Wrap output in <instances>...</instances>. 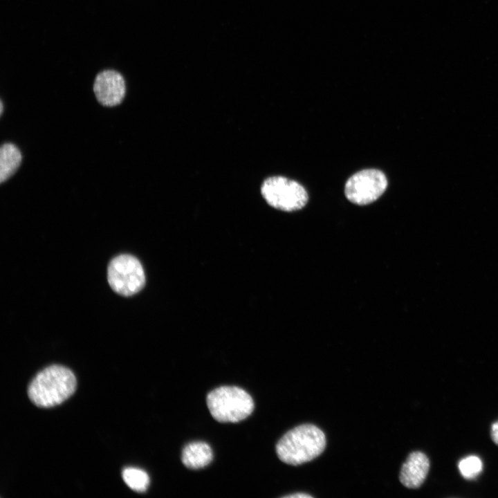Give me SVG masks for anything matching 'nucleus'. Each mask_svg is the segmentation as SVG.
<instances>
[{
	"mask_svg": "<svg viewBox=\"0 0 498 498\" xmlns=\"http://www.w3.org/2000/svg\"><path fill=\"white\" fill-rule=\"evenodd\" d=\"M76 389V378L68 368L52 365L39 372L30 382L28 394L40 407L57 405L69 398Z\"/></svg>",
	"mask_w": 498,
	"mask_h": 498,
	"instance_id": "f257e3e1",
	"label": "nucleus"
},
{
	"mask_svg": "<svg viewBox=\"0 0 498 498\" xmlns=\"http://www.w3.org/2000/svg\"><path fill=\"white\" fill-rule=\"evenodd\" d=\"M326 447L324 432L312 424H304L289 430L276 445L279 459L285 463L297 465L320 455Z\"/></svg>",
	"mask_w": 498,
	"mask_h": 498,
	"instance_id": "f03ea898",
	"label": "nucleus"
},
{
	"mask_svg": "<svg viewBox=\"0 0 498 498\" xmlns=\"http://www.w3.org/2000/svg\"><path fill=\"white\" fill-rule=\"evenodd\" d=\"M207 405L212 417L221 423H237L246 418L254 409L251 396L235 386H222L208 393Z\"/></svg>",
	"mask_w": 498,
	"mask_h": 498,
	"instance_id": "7ed1b4c3",
	"label": "nucleus"
},
{
	"mask_svg": "<svg viewBox=\"0 0 498 498\" xmlns=\"http://www.w3.org/2000/svg\"><path fill=\"white\" fill-rule=\"evenodd\" d=\"M260 192L269 205L285 212L303 208L308 199V194L302 185L281 176L266 178L261 185Z\"/></svg>",
	"mask_w": 498,
	"mask_h": 498,
	"instance_id": "20e7f679",
	"label": "nucleus"
},
{
	"mask_svg": "<svg viewBox=\"0 0 498 498\" xmlns=\"http://www.w3.org/2000/svg\"><path fill=\"white\" fill-rule=\"evenodd\" d=\"M107 279L111 288L123 296L138 293L145 284L142 264L130 255H120L111 261L107 269Z\"/></svg>",
	"mask_w": 498,
	"mask_h": 498,
	"instance_id": "39448f33",
	"label": "nucleus"
},
{
	"mask_svg": "<svg viewBox=\"0 0 498 498\" xmlns=\"http://www.w3.org/2000/svg\"><path fill=\"white\" fill-rule=\"evenodd\" d=\"M387 187V180L382 172L367 169L354 174L347 180L344 194L353 203L367 205L377 200Z\"/></svg>",
	"mask_w": 498,
	"mask_h": 498,
	"instance_id": "423d86ee",
	"label": "nucleus"
},
{
	"mask_svg": "<svg viewBox=\"0 0 498 498\" xmlns=\"http://www.w3.org/2000/svg\"><path fill=\"white\" fill-rule=\"evenodd\" d=\"M93 92L98 101L103 106L113 107L120 104L126 93L123 76L114 70L98 73L93 83Z\"/></svg>",
	"mask_w": 498,
	"mask_h": 498,
	"instance_id": "0eeeda50",
	"label": "nucleus"
},
{
	"mask_svg": "<svg viewBox=\"0 0 498 498\" xmlns=\"http://www.w3.org/2000/svg\"><path fill=\"white\" fill-rule=\"evenodd\" d=\"M427 456L421 452H411L400 469L399 479L408 488H418L424 483L430 470Z\"/></svg>",
	"mask_w": 498,
	"mask_h": 498,
	"instance_id": "6e6552de",
	"label": "nucleus"
},
{
	"mask_svg": "<svg viewBox=\"0 0 498 498\" xmlns=\"http://www.w3.org/2000/svg\"><path fill=\"white\" fill-rule=\"evenodd\" d=\"M213 459L210 446L202 441L192 442L186 445L183 451L181 460L190 469H200L208 465Z\"/></svg>",
	"mask_w": 498,
	"mask_h": 498,
	"instance_id": "1a4fd4ad",
	"label": "nucleus"
},
{
	"mask_svg": "<svg viewBox=\"0 0 498 498\" xmlns=\"http://www.w3.org/2000/svg\"><path fill=\"white\" fill-rule=\"evenodd\" d=\"M22 160L18 147L12 143H4L0 149V183L10 178L17 170Z\"/></svg>",
	"mask_w": 498,
	"mask_h": 498,
	"instance_id": "9d476101",
	"label": "nucleus"
},
{
	"mask_svg": "<svg viewBox=\"0 0 498 498\" xmlns=\"http://www.w3.org/2000/svg\"><path fill=\"white\" fill-rule=\"evenodd\" d=\"M126 484L134 491L145 492L149 484V477L146 472L136 468H127L122 472Z\"/></svg>",
	"mask_w": 498,
	"mask_h": 498,
	"instance_id": "9b49d317",
	"label": "nucleus"
},
{
	"mask_svg": "<svg viewBox=\"0 0 498 498\" xmlns=\"http://www.w3.org/2000/svg\"><path fill=\"white\" fill-rule=\"evenodd\" d=\"M461 474L467 479L478 476L482 470L483 464L479 457L470 455L462 459L458 464Z\"/></svg>",
	"mask_w": 498,
	"mask_h": 498,
	"instance_id": "f8f14e48",
	"label": "nucleus"
},
{
	"mask_svg": "<svg viewBox=\"0 0 498 498\" xmlns=\"http://www.w3.org/2000/svg\"><path fill=\"white\" fill-rule=\"evenodd\" d=\"M490 437L492 441L498 445V420L491 425Z\"/></svg>",
	"mask_w": 498,
	"mask_h": 498,
	"instance_id": "ddd939ff",
	"label": "nucleus"
},
{
	"mask_svg": "<svg viewBox=\"0 0 498 498\" xmlns=\"http://www.w3.org/2000/svg\"><path fill=\"white\" fill-rule=\"evenodd\" d=\"M284 497H288V498L289 497L290 498H301V497L307 498L308 497V498H309V497H313L308 494L299 492V493H295V494H293V495H286Z\"/></svg>",
	"mask_w": 498,
	"mask_h": 498,
	"instance_id": "4468645a",
	"label": "nucleus"
},
{
	"mask_svg": "<svg viewBox=\"0 0 498 498\" xmlns=\"http://www.w3.org/2000/svg\"><path fill=\"white\" fill-rule=\"evenodd\" d=\"M0 106H1V110H0V111H1V114H2V113H3V103H2L1 101V105H0Z\"/></svg>",
	"mask_w": 498,
	"mask_h": 498,
	"instance_id": "2eb2a0df",
	"label": "nucleus"
}]
</instances>
